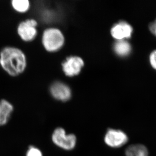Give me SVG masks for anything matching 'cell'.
Returning <instances> with one entry per match:
<instances>
[{
  "label": "cell",
  "mask_w": 156,
  "mask_h": 156,
  "mask_svg": "<svg viewBox=\"0 0 156 156\" xmlns=\"http://www.w3.org/2000/svg\"><path fill=\"white\" fill-rule=\"evenodd\" d=\"M0 64L9 75L16 76L22 73L27 67V58L22 51L7 47L0 53Z\"/></svg>",
  "instance_id": "obj_1"
},
{
  "label": "cell",
  "mask_w": 156,
  "mask_h": 156,
  "mask_svg": "<svg viewBox=\"0 0 156 156\" xmlns=\"http://www.w3.org/2000/svg\"><path fill=\"white\" fill-rule=\"evenodd\" d=\"M42 40L44 47L49 52H57L63 47L65 41L62 32L56 28L45 30Z\"/></svg>",
  "instance_id": "obj_2"
},
{
  "label": "cell",
  "mask_w": 156,
  "mask_h": 156,
  "mask_svg": "<svg viewBox=\"0 0 156 156\" xmlns=\"http://www.w3.org/2000/svg\"><path fill=\"white\" fill-rule=\"evenodd\" d=\"M52 140L56 146L66 150L74 149L77 141L74 134H66L65 129L61 127L55 129L52 136Z\"/></svg>",
  "instance_id": "obj_3"
},
{
  "label": "cell",
  "mask_w": 156,
  "mask_h": 156,
  "mask_svg": "<svg viewBox=\"0 0 156 156\" xmlns=\"http://www.w3.org/2000/svg\"><path fill=\"white\" fill-rule=\"evenodd\" d=\"M104 140L108 146L118 148L126 144L128 141V136L121 130L110 128L105 135Z\"/></svg>",
  "instance_id": "obj_4"
},
{
  "label": "cell",
  "mask_w": 156,
  "mask_h": 156,
  "mask_svg": "<svg viewBox=\"0 0 156 156\" xmlns=\"http://www.w3.org/2000/svg\"><path fill=\"white\" fill-rule=\"evenodd\" d=\"M38 23L35 19H28L19 24L17 28L18 34L23 41H32L37 35L36 28Z\"/></svg>",
  "instance_id": "obj_5"
},
{
  "label": "cell",
  "mask_w": 156,
  "mask_h": 156,
  "mask_svg": "<svg viewBox=\"0 0 156 156\" xmlns=\"http://www.w3.org/2000/svg\"><path fill=\"white\" fill-rule=\"evenodd\" d=\"M84 66V61L81 57L70 56L62 63V70L67 76H75L81 72Z\"/></svg>",
  "instance_id": "obj_6"
},
{
  "label": "cell",
  "mask_w": 156,
  "mask_h": 156,
  "mask_svg": "<svg viewBox=\"0 0 156 156\" xmlns=\"http://www.w3.org/2000/svg\"><path fill=\"white\" fill-rule=\"evenodd\" d=\"M131 25L125 21H121L113 26L110 30V34L117 41L128 39L133 33Z\"/></svg>",
  "instance_id": "obj_7"
},
{
  "label": "cell",
  "mask_w": 156,
  "mask_h": 156,
  "mask_svg": "<svg viewBox=\"0 0 156 156\" xmlns=\"http://www.w3.org/2000/svg\"><path fill=\"white\" fill-rule=\"evenodd\" d=\"M50 91L53 98L58 101L66 102L72 97V91L69 86L60 81L53 83L50 87Z\"/></svg>",
  "instance_id": "obj_8"
},
{
  "label": "cell",
  "mask_w": 156,
  "mask_h": 156,
  "mask_svg": "<svg viewBox=\"0 0 156 156\" xmlns=\"http://www.w3.org/2000/svg\"><path fill=\"white\" fill-rule=\"evenodd\" d=\"M13 110V107L7 101H0V126L5 125L9 120Z\"/></svg>",
  "instance_id": "obj_9"
},
{
  "label": "cell",
  "mask_w": 156,
  "mask_h": 156,
  "mask_svg": "<svg viewBox=\"0 0 156 156\" xmlns=\"http://www.w3.org/2000/svg\"><path fill=\"white\" fill-rule=\"evenodd\" d=\"M132 50L131 44L126 40L117 41L113 45L114 52L119 57H126Z\"/></svg>",
  "instance_id": "obj_10"
},
{
  "label": "cell",
  "mask_w": 156,
  "mask_h": 156,
  "mask_svg": "<svg viewBox=\"0 0 156 156\" xmlns=\"http://www.w3.org/2000/svg\"><path fill=\"white\" fill-rule=\"evenodd\" d=\"M126 156H149L147 147L143 144H136L128 146L125 150Z\"/></svg>",
  "instance_id": "obj_11"
},
{
  "label": "cell",
  "mask_w": 156,
  "mask_h": 156,
  "mask_svg": "<svg viewBox=\"0 0 156 156\" xmlns=\"http://www.w3.org/2000/svg\"><path fill=\"white\" fill-rule=\"evenodd\" d=\"M11 4L13 9L19 13H25L30 8V1L28 0H13Z\"/></svg>",
  "instance_id": "obj_12"
},
{
  "label": "cell",
  "mask_w": 156,
  "mask_h": 156,
  "mask_svg": "<svg viewBox=\"0 0 156 156\" xmlns=\"http://www.w3.org/2000/svg\"><path fill=\"white\" fill-rule=\"evenodd\" d=\"M26 156H43L41 151L34 147H30Z\"/></svg>",
  "instance_id": "obj_13"
},
{
  "label": "cell",
  "mask_w": 156,
  "mask_h": 156,
  "mask_svg": "<svg viewBox=\"0 0 156 156\" xmlns=\"http://www.w3.org/2000/svg\"><path fill=\"white\" fill-rule=\"evenodd\" d=\"M149 61L152 68L156 70V50L150 53Z\"/></svg>",
  "instance_id": "obj_14"
},
{
  "label": "cell",
  "mask_w": 156,
  "mask_h": 156,
  "mask_svg": "<svg viewBox=\"0 0 156 156\" xmlns=\"http://www.w3.org/2000/svg\"><path fill=\"white\" fill-rule=\"evenodd\" d=\"M149 30L150 32L156 37V19L149 25Z\"/></svg>",
  "instance_id": "obj_15"
}]
</instances>
